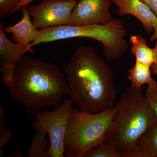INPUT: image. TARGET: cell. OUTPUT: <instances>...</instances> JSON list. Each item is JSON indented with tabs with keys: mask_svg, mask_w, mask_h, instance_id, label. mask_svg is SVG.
Listing matches in <instances>:
<instances>
[{
	"mask_svg": "<svg viewBox=\"0 0 157 157\" xmlns=\"http://www.w3.org/2000/svg\"><path fill=\"white\" fill-rule=\"evenodd\" d=\"M157 39V29L155 31L154 33L153 34L152 36L150 38V40L151 41H154L156 40Z\"/></svg>",
	"mask_w": 157,
	"mask_h": 157,
	"instance_id": "25",
	"label": "cell"
},
{
	"mask_svg": "<svg viewBox=\"0 0 157 157\" xmlns=\"http://www.w3.org/2000/svg\"><path fill=\"white\" fill-rule=\"evenodd\" d=\"M157 17V0H141Z\"/></svg>",
	"mask_w": 157,
	"mask_h": 157,
	"instance_id": "21",
	"label": "cell"
},
{
	"mask_svg": "<svg viewBox=\"0 0 157 157\" xmlns=\"http://www.w3.org/2000/svg\"><path fill=\"white\" fill-rule=\"evenodd\" d=\"M130 42L132 44V53L136 62L151 67L155 62L154 48L149 47L145 39L140 35H131Z\"/></svg>",
	"mask_w": 157,
	"mask_h": 157,
	"instance_id": "12",
	"label": "cell"
},
{
	"mask_svg": "<svg viewBox=\"0 0 157 157\" xmlns=\"http://www.w3.org/2000/svg\"><path fill=\"white\" fill-rule=\"evenodd\" d=\"M8 88L10 98L31 113L43 107H59L70 94L67 78L57 67L29 56L17 62Z\"/></svg>",
	"mask_w": 157,
	"mask_h": 157,
	"instance_id": "2",
	"label": "cell"
},
{
	"mask_svg": "<svg viewBox=\"0 0 157 157\" xmlns=\"http://www.w3.org/2000/svg\"><path fill=\"white\" fill-rule=\"evenodd\" d=\"M120 16L130 14L139 20L148 33L157 29V17L141 0H112Z\"/></svg>",
	"mask_w": 157,
	"mask_h": 157,
	"instance_id": "10",
	"label": "cell"
},
{
	"mask_svg": "<svg viewBox=\"0 0 157 157\" xmlns=\"http://www.w3.org/2000/svg\"><path fill=\"white\" fill-rule=\"evenodd\" d=\"M71 100L80 109L97 113L114 107L112 70L90 46L76 49L65 68Z\"/></svg>",
	"mask_w": 157,
	"mask_h": 157,
	"instance_id": "1",
	"label": "cell"
},
{
	"mask_svg": "<svg viewBox=\"0 0 157 157\" xmlns=\"http://www.w3.org/2000/svg\"><path fill=\"white\" fill-rule=\"evenodd\" d=\"M73 104L71 99H67L53 111L38 110L31 113L35 117L32 128L48 135L51 157L65 156V137Z\"/></svg>",
	"mask_w": 157,
	"mask_h": 157,
	"instance_id": "6",
	"label": "cell"
},
{
	"mask_svg": "<svg viewBox=\"0 0 157 157\" xmlns=\"http://www.w3.org/2000/svg\"><path fill=\"white\" fill-rule=\"evenodd\" d=\"M112 0H80L73 9L69 25L105 24L113 18Z\"/></svg>",
	"mask_w": 157,
	"mask_h": 157,
	"instance_id": "8",
	"label": "cell"
},
{
	"mask_svg": "<svg viewBox=\"0 0 157 157\" xmlns=\"http://www.w3.org/2000/svg\"><path fill=\"white\" fill-rule=\"evenodd\" d=\"M128 79L132 83L131 87L141 88L144 84L153 85L157 84L152 77L151 67L135 62V66L129 70Z\"/></svg>",
	"mask_w": 157,
	"mask_h": 157,
	"instance_id": "13",
	"label": "cell"
},
{
	"mask_svg": "<svg viewBox=\"0 0 157 157\" xmlns=\"http://www.w3.org/2000/svg\"><path fill=\"white\" fill-rule=\"evenodd\" d=\"M84 157H119V155L114 144L105 141L88 152Z\"/></svg>",
	"mask_w": 157,
	"mask_h": 157,
	"instance_id": "16",
	"label": "cell"
},
{
	"mask_svg": "<svg viewBox=\"0 0 157 157\" xmlns=\"http://www.w3.org/2000/svg\"><path fill=\"white\" fill-rule=\"evenodd\" d=\"M5 110L2 106L0 107V148L9 144L12 137L11 129L6 125L5 118Z\"/></svg>",
	"mask_w": 157,
	"mask_h": 157,
	"instance_id": "18",
	"label": "cell"
},
{
	"mask_svg": "<svg viewBox=\"0 0 157 157\" xmlns=\"http://www.w3.org/2000/svg\"><path fill=\"white\" fill-rule=\"evenodd\" d=\"M77 0H42L26 7L34 26L37 29L69 25Z\"/></svg>",
	"mask_w": 157,
	"mask_h": 157,
	"instance_id": "7",
	"label": "cell"
},
{
	"mask_svg": "<svg viewBox=\"0 0 157 157\" xmlns=\"http://www.w3.org/2000/svg\"><path fill=\"white\" fill-rule=\"evenodd\" d=\"M115 112L106 142L113 144L118 151L133 146L157 118L141 88L129 87L114 106Z\"/></svg>",
	"mask_w": 157,
	"mask_h": 157,
	"instance_id": "3",
	"label": "cell"
},
{
	"mask_svg": "<svg viewBox=\"0 0 157 157\" xmlns=\"http://www.w3.org/2000/svg\"><path fill=\"white\" fill-rule=\"evenodd\" d=\"M144 95L147 104L155 113L157 118V84L148 85Z\"/></svg>",
	"mask_w": 157,
	"mask_h": 157,
	"instance_id": "20",
	"label": "cell"
},
{
	"mask_svg": "<svg viewBox=\"0 0 157 157\" xmlns=\"http://www.w3.org/2000/svg\"><path fill=\"white\" fill-rule=\"evenodd\" d=\"M22 14L20 21L11 26H3V29L6 33L12 34L11 39L13 42L30 44L39 40L42 33L34 26L26 6L22 7Z\"/></svg>",
	"mask_w": 157,
	"mask_h": 157,
	"instance_id": "11",
	"label": "cell"
},
{
	"mask_svg": "<svg viewBox=\"0 0 157 157\" xmlns=\"http://www.w3.org/2000/svg\"><path fill=\"white\" fill-rule=\"evenodd\" d=\"M40 30L42 36L36 42L31 43L32 47L42 43L85 37L101 42L106 58L109 61H114L120 59L129 47L124 39L127 33L126 28L122 21L118 19L113 18L105 24L58 26Z\"/></svg>",
	"mask_w": 157,
	"mask_h": 157,
	"instance_id": "4",
	"label": "cell"
},
{
	"mask_svg": "<svg viewBox=\"0 0 157 157\" xmlns=\"http://www.w3.org/2000/svg\"><path fill=\"white\" fill-rule=\"evenodd\" d=\"M9 157H23L22 155L21 154V152L20 151L19 149H17L15 150V151L13 152V153L11 154Z\"/></svg>",
	"mask_w": 157,
	"mask_h": 157,
	"instance_id": "24",
	"label": "cell"
},
{
	"mask_svg": "<svg viewBox=\"0 0 157 157\" xmlns=\"http://www.w3.org/2000/svg\"><path fill=\"white\" fill-rule=\"evenodd\" d=\"M118 152L119 157H155L147 148L136 143L128 149Z\"/></svg>",
	"mask_w": 157,
	"mask_h": 157,
	"instance_id": "17",
	"label": "cell"
},
{
	"mask_svg": "<svg viewBox=\"0 0 157 157\" xmlns=\"http://www.w3.org/2000/svg\"><path fill=\"white\" fill-rule=\"evenodd\" d=\"M34 0H22L20 4L19 9L27 6L30 3H31Z\"/></svg>",
	"mask_w": 157,
	"mask_h": 157,
	"instance_id": "23",
	"label": "cell"
},
{
	"mask_svg": "<svg viewBox=\"0 0 157 157\" xmlns=\"http://www.w3.org/2000/svg\"><path fill=\"white\" fill-rule=\"evenodd\" d=\"M22 0H0V17L13 14L19 9Z\"/></svg>",
	"mask_w": 157,
	"mask_h": 157,
	"instance_id": "19",
	"label": "cell"
},
{
	"mask_svg": "<svg viewBox=\"0 0 157 157\" xmlns=\"http://www.w3.org/2000/svg\"><path fill=\"white\" fill-rule=\"evenodd\" d=\"M136 143L146 147L157 157V122L140 136Z\"/></svg>",
	"mask_w": 157,
	"mask_h": 157,
	"instance_id": "15",
	"label": "cell"
},
{
	"mask_svg": "<svg viewBox=\"0 0 157 157\" xmlns=\"http://www.w3.org/2000/svg\"><path fill=\"white\" fill-rule=\"evenodd\" d=\"M154 49L155 52V62L151 65V68L152 73L155 75H157V39Z\"/></svg>",
	"mask_w": 157,
	"mask_h": 157,
	"instance_id": "22",
	"label": "cell"
},
{
	"mask_svg": "<svg viewBox=\"0 0 157 157\" xmlns=\"http://www.w3.org/2000/svg\"><path fill=\"white\" fill-rule=\"evenodd\" d=\"M29 52H33L30 44L13 43L9 40L0 22V62L2 83L7 87L14 77V69L17 62L23 55Z\"/></svg>",
	"mask_w": 157,
	"mask_h": 157,
	"instance_id": "9",
	"label": "cell"
},
{
	"mask_svg": "<svg viewBox=\"0 0 157 157\" xmlns=\"http://www.w3.org/2000/svg\"><path fill=\"white\" fill-rule=\"evenodd\" d=\"M114 112V107L97 113L73 109L65 137V155L84 157L105 142Z\"/></svg>",
	"mask_w": 157,
	"mask_h": 157,
	"instance_id": "5",
	"label": "cell"
},
{
	"mask_svg": "<svg viewBox=\"0 0 157 157\" xmlns=\"http://www.w3.org/2000/svg\"><path fill=\"white\" fill-rule=\"evenodd\" d=\"M44 133L36 132L28 149L27 157H51L49 138Z\"/></svg>",
	"mask_w": 157,
	"mask_h": 157,
	"instance_id": "14",
	"label": "cell"
}]
</instances>
